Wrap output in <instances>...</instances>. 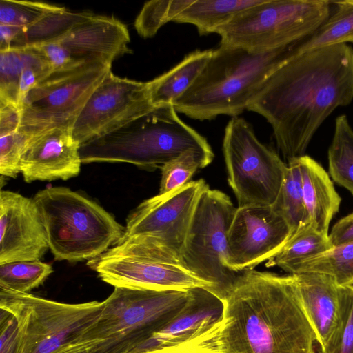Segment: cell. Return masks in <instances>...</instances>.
<instances>
[{"mask_svg": "<svg viewBox=\"0 0 353 353\" xmlns=\"http://www.w3.org/2000/svg\"><path fill=\"white\" fill-rule=\"evenodd\" d=\"M154 106L148 82L114 75L110 70L93 91L71 130L79 144L108 134Z\"/></svg>", "mask_w": 353, "mask_h": 353, "instance_id": "4fadbf2b", "label": "cell"}, {"mask_svg": "<svg viewBox=\"0 0 353 353\" xmlns=\"http://www.w3.org/2000/svg\"><path fill=\"white\" fill-rule=\"evenodd\" d=\"M213 50H196L175 66L148 81L150 101L154 106L172 103L194 83L212 57Z\"/></svg>", "mask_w": 353, "mask_h": 353, "instance_id": "7402d4cb", "label": "cell"}, {"mask_svg": "<svg viewBox=\"0 0 353 353\" xmlns=\"http://www.w3.org/2000/svg\"><path fill=\"white\" fill-rule=\"evenodd\" d=\"M332 247L329 235L322 234L308 223L294 233L266 265H276L290 274L296 265Z\"/></svg>", "mask_w": 353, "mask_h": 353, "instance_id": "d4e9b609", "label": "cell"}, {"mask_svg": "<svg viewBox=\"0 0 353 353\" xmlns=\"http://www.w3.org/2000/svg\"><path fill=\"white\" fill-rule=\"evenodd\" d=\"M21 28L0 23V51L10 49Z\"/></svg>", "mask_w": 353, "mask_h": 353, "instance_id": "b9f144b4", "label": "cell"}, {"mask_svg": "<svg viewBox=\"0 0 353 353\" xmlns=\"http://www.w3.org/2000/svg\"><path fill=\"white\" fill-rule=\"evenodd\" d=\"M328 166L333 180L353 194V129L345 114L335 120Z\"/></svg>", "mask_w": 353, "mask_h": 353, "instance_id": "4316f807", "label": "cell"}, {"mask_svg": "<svg viewBox=\"0 0 353 353\" xmlns=\"http://www.w3.org/2000/svg\"><path fill=\"white\" fill-rule=\"evenodd\" d=\"M0 353H17L18 327L9 311L0 308Z\"/></svg>", "mask_w": 353, "mask_h": 353, "instance_id": "f35d334b", "label": "cell"}, {"mask_svg": "<svg viewBox=\"0 0 353 353\" xmlns=\"http://www.w3.org/2000/svg\"><path fill=\"white\" fill-rule=\"evenodd\" d=\"M236 208L226 194L208 185L196 205L181 254L183 267L210 283L221 301L239 273L226 264L228 234Z\"/></svg>", "mask_w": 353, "mask_h": 353, "instance_id": "8fae6325", "label": "cell"}, {"mask_svg": "<svg viewBox=\"0 0 353 353\" xmlns=\"http://www.w3.org/2000/svg\"><path fill=\"white\" fill-rule=\"evenodd\" d=\"M316 272L333 278L339 286L353 285V242L333 246L296 265L290 274Z\"/></svg>", "mask_w": 353, "mask_h": 353, "instance_id": "83f0119b", "label": "cell"}, {"mask_svg": "<svg viewBox=\"0 0 353 353\" xmlns=\"http://www.w3.org/2000/svg\"><path fill=\"white\" fill-rule=\"evenodd\" d=\"M23 61L20 50L0 51V102L19 107Z\"/></svg>", "mask_w": 353, "mask_h": 353, "instance_id": "d6a6232c", "label": "cell"}, {"mask_svg": "<svg viewBox=\"0 0 353 353\" xmlns=\"http://www.w3.org/2000/svg\"><path fill=\"white\" fill-rule=\"evenodd\" d=\"M222 302V353H316L292 275L243 270Z\"/></svg>", "mask_w": 353, "mask_h": 353, "instance_id": "7a4b0ae2", "label": "cell"}, {"mask_svg": "<svg viewBox=\"0 0 353 353\" xmlns=\"http://www.w3.org/2000/svg\"><path fill=\"white\" fill-rule=\"evenodd\" d=\"M20 122L19 107L0 102V135L18 130Z\"/></svg>", "mask_w": 353, "mask_h": 353, "instance_id": "60d3db41", "label": "cell"}, {"mask_svg": "<svg viewBox=\"0 0 353 353\" xmlns=\"http://www.w3.org/2000/svg\"><path fill=\"white\" fill-rule=\"evenodd\" d=\"M102 307L103 301L64 303L0 289V308L17 321V353L78 352L77 342Z\"/></svg>", "mask_w": 353, "mask_h": 353, "instance_id": "ba28073f", "label": "cell"}, {"mask_svg": "<svg viewBox=\"0 0 353 353\" xmlns=\"http://www.w3.org/2000/svg\"><path fill=\"white\" fill-rule=\"evenodd\" d=\"M297 161L310 223L317 231L329 235L330 223L339 211L341 199L319 163L305 154Z\"/></svg>", "mask_w": 353, "mask_h": 353, "instance_id": "44dd1931", "label": "cell"}, {"mask_svg": "<svg viewBox=\"0 0 353 353\" xmlns=\"http://www.w3.org/2000/svg\"><path fill=\"white\" fill-rule=\"evenodd\" d=\"M187 153L209 163L214 156L206 139L181 119L172 103L154 106L79 148L82 163H128L150 171Z\"/></svg>", "mask_w": 353, "mask_h": 353, "instance_id": "277c9868", "label": "cell"}, {"mask_svg": "<svg viewBox=\"0 0 353 353\" xmlns=\"http://www.w3.org/2000/svg\"><path fill=\"white\" fill-rule=\"evenodd\" d=\"M59 6L39 1H0V23L27 27Z\"/></svg>", "mask_w": 353, "mask_h": 353, "instance_id": "d590c367", "label": "cell"}, {"mask_svg": "<svg viewBox=\"0 0 353 353\" xmlns=\"http://www.w3.org/2000/svg\"><path fill=\"white\" fill-rule=\"evenodd\" d=\"M353 100V48L342 43L304 52L278 68L247 107L270 124L288 163L305 155L323 121Z\"/></svg>", "mask_w": 353, "mask_h": 353, "instance_id": "6da1fadb", "label": "cell"}, {"mask_svg": "<svg viewBox=\"0 0 353 353\" xmlns=\"http://www.w3.org/2000/svg\"><path fill=\"white\" fill-rule=\"evenodd\" d=\"M263 0H193L173 22L195 26L201 35L214 33L236 14Z\"/></svg>", "mask_w": 353, "mask_h": 353, "instance_id": "cb8c5ba5", "label": "cell"}, {"mask_svg": "<svg viewBox=\"0 0 353 353\" xmlns=\"http://www.w3.org/2000/svg\"><path fill=\"white\" fill-rule=\"evenodd\" d=\"M340 320L321 353H353V285L339 286Z\"/></svg>", "mask_w": 353, "mask_h": 353, "instance_id": "1f68e13d", "label": "cell"}, {"mask_svg": "<svg viewBox=\"0 0 353 353\" xmlns=\"http://www.w3.org/2000/svg\"><path fill=\"white\" fill-rule=\"evenodd\" d=\"M51 265L40 261H21L0 264V289L29 293L52 272Z\"/></svg>", "mask_w": 353, "mask_h": 353, "instance_id": "f546056e", "label": "cell"}, {"mask_svg": "<svg viewBox=\"0 0 353 353\" xmlns=\"http://www.w3.org/2000/svg\"><path fill=\"white\" fill-rule=\"evenodd\" d=\"M330 9L327 0H263L214 33L220 36L221 45L272 50L311 34L327 18Z\"/></svg>", "mask_w": 353, "mask_h": 353, "instance_id": "9c48e42d", "label": "cell"}, {"mask_svg": "<svg viewBox=\"0 0 353 353\" xmlns=\"http://www.w3.org/2000/svg\"><path fill=\"white\" fill-rule=\"evenodd\" d=\"M75 353H88V351L83 350V351H81V352H75Z\"/></svg>", "mask_w": 353, "mask_h": 353, "instance_id": "7bdbcfd3", "label": "cell"}, {"mask_svg": "<svg viewBox=\"0 0 353 353\" xmlns=\"http://www.w3.org/2000/svg\"><path fill=\"white\" fill-rule=\"evenodd\" d=\"M79 148L67 128H54L32 135L20 161L24 181H65L77 176L82 163Z\"/></svg>", "mask_w": 353, "mask_h": 353, "instance_id": "ac0fdd59", "label": "cell"}, {"mask_svg": "<svg viewBox=\"0 0 353 353\" xmlns=\"http://www.w3.org/2000/svg\"><path fill=\"white\" fill-rule=\"evenodd\" d=\"M63 48L72 66L88 62L112 64L131 53L126 26L114 17L90 13L54 40Z\"/></svg>", "mask_w": 353, "mask_h": 353, "instance_id": "e0dca14e", "label": "cell"}, {"mask_svg": "<svg viewBox=\"0 0 353 353\" xmlns=\"http://www.w3.org/2000/svg\"><path fill=\"white\" fill-rule=\"evenodd\" d=\"M208 184L190 181L141 203L128 216L122 237L103 254L183 265L181 254L199 198ZM185 268V267H184Z\"/></svg>", "mask_w": 353, "mask_h": 353, "instance_id": "52a82bcc", "label": "cell"}, {"mask_svg": "<svg viewBox=\"0 0 353 353\" xmlns=\"http://www.w3.org/2000/svg\"><path fill=\"white\" fill-rule=\"evenodd\" d=\"M348 42L353 43V0L330 1V14L325 21L311 34L294 43V57L316 48Z\"/></svg>", "mask_w": 353, "mask_h": 353, "instance_id": "603a6c76", "label": "cell"}, {"mask_svg": "<svg viewBox=\"0 0 353 353\" xmlns=\"http://www.w3.org/2000/svg\"><path fill=\"white\" fill-rule=\"evenodd\" d=\"M329 239L332 247L353 242V212L334 225Z\"/></svg>", "mask_w": 353, "mask_h": 353, "instance_id": "ab89813d", "label": "cell"}, {"mask_svg": "<svg viewBox=\"0 0 353 353\" xmlns=\"http://www.w3.org/2000/svg\"><path fill=\"white\" fill-rule=\"evenodd\" d=\"M291 275L321 351L339 323V286L332 277L326 274L302 272Z\"/></svg>", "mask_w": 353, "mask_h": 353, "instance_id": "d6986e66", "label": "cell"}, {"mask_svg": "<svg viewBox=\"0 0 353 353\" xmlns=\"http://www.w3.org/2000/svg\"><path fill=\"white\" fill-rule=\"evenodd\" d=\"M193 0H153L143 5L134 21L138 34L143 38L154 37L165 23L176 17Z\"/></svg>", "mask_w": 353, "mask_h": 353, "instance_id": "4dcf8cb0", "label": "cell"}, {"mask_svg": "<svg viewBox=\"0 0 353 353\" xmlns=\"http://www.w3.org/2000/svg\"><path fill=\"white\" fill-rule=\"evenodd\" d=\"M221 319L190 338L174 345L134 353H222Z\"/></svg>", "mask_w": 353, "mask_h": 353, "instance_id": "e575fe53", "label": "cell"}, {"mask_svg": "<svg viewBox=\"0 0 353 353\" xmlns=\"http://www.w3.org/2000/svg\"><path fill=\"white\" fill-rule=\"evenodd\" d=\"M88 265L100 279L114 288L155 291L202 288L212 292V286L185 268L135 256L101 254Z\"/></svg>", "mask_w": 353, "mask_h": 353, "instance_id": "9a60e30c", "label": "cell"}, {"mask_svg": "<svg viewBox=\"0 0 353 353\" xmlns=\"http://www.w3.org/2000/svg\"><path fill=\"white\" fill-rule=\"evenodd\" d=\"M190 290L114 288L103 301L97 318L83 332L77 351L134 352L179 313L189 299Z\"/></svg>", "mask_w": 353, "mask_h": 353, "instance_id": "5b68a950", "label": "cell"}, {"mask_svg": "<svg viewBox=\"0 0 353 353\" xmlns=\"http://www.w3.org/2000/svg\"><path fill=\"white\" fill-rule=\"evenodd\" d=\"M49 249L41 218L33 199L0 192V264L39 261Z\"/></svg>", "mask_w": 353, "mask_h": 353, "instance_id": "2e32d148", "label": "cell"}, {"mask_svg": "<svg viewBox=\"0 0 353 353\" xmlns=\"http://www.w3.org/2000/svg\"><path fill=\"white\" fill-rule=\"evenodd\" d=\"M111 65L88 62L51 72L21 100L18 130L30 136L54 128L71 130L88 99L111 70Z\"/></svg>", "mask_w": 353, "mask_h": 353, "instance_id": "30bf717a", "label": "cell"}, {"mask_svg": "<svg viewBox=\"0 0 353 353\" xmlns=\"http://www.w3.org/2000/svg\"><path fill=\"white\" fill-rule=\"evenodd\" d=\"M31 136L19 130L0 135V174L16 178L20 171V161L27 141Z\"/></svg>", "mask_w": 353, "mask_h": 353, "instance_id": "74e56055", "label": "cell"}, {"mask_svg": "<svg viewBox=\"0 0 353 353\" xmlns=\"http://www.w3.org/2000/svg\"><path fill=\"white\" fill-rule=\"evenodd\" d=\"M223 309L222 301L208 290L192 289L179 313L153 333L134 352L180 343L221 319Z\"/></svg>", "mask_w": 353, "mask_h": 353, "instance_id": "ffe728a7", "label": "cell"}, {"mask_svg": "<svg viewBox=\"0 0 353 353\" xmlns=\"http://www.w3.org/2000/svg\"><path fill=\"white\" fill-rule=\"evenodd\" d=\"M18 49L23 61L19 90L21 103L24 96L52 70L43 53L36 46Z\"/></svg>", "mask_w": 353, "mask_h": 353, "instance_id": "8d00e7d4", "label": "cell"}, {"mask_svg": "<svg viewBox=\"0 0 353 353\" xmlns=\"http://www.w3.org/2000/svg\"><path fill=\"white\" fill-rule=\"evenodd\" d=\"M33 199L57 261L95 259L124 234L125 227L101 205L68 188H47Z\"/></svg>", "mask_w": 353, "mask_h": 353, "instance_id": "8992f818", "label": "cell"}, {"mask_svg": "<svg viewBox=\"0 0 353 353\" xmlns=\"http://www.w3.org/2000/svg\"><path fill=\"white\" fill-rule=\"evenodd\" d=\"M90 13L89 12H75L59 6L32 24L21 28L10 48L35 46L54 41L66 32L75 23L88 16Z\"/></svg>", "mask_w": 353, "mask_h": 353, "instance_id": "484cf974", "label": "cell"}, {"mask_svg": "<svg viewBox=\"0 0 353 353\" xmlns=\"http://www.w3.org/2000/svg\"><path fill=\"white\" fill-rule=\"evenodd\" d=\"M294 43L267 50L220 44L194 83L172 103L174 109L200 121L239 117L269 77L293 58Z\"/></svg>", "mask_w": 353, "mask_h": 353, "instance_id": "3957f363", "label": "cell"}, {"mask_svg": "<svg viewBox=\"0 0 353 353\" xmlns=\"http://www.w3.org/2000/svg\"><path fill=\"white\" fill-rule=\"evenodd\" d=\"M223 151L228 183L238 202L245 205H272L282 186L288 165L257 138L244 119L232 117L228 123Z\"/></svg>", "mask_w": 353, "mask_h": 353, "instance_id": "7c38bea8", "label": "cell"}, {"mask_svg": "<svg viewBox=\"0 0 353 353\" xmlns=\"http://www.w3.org/2000/svg\"><path fill=\"white\" fill-rule=\"evenodd\" d=\"M291 236L288 222L272 205L237 207L228 234L226 264L236 272L253 269L274 256Z\"/></svg>", "mask_w": 353, "mask_h": 353, "instance_id": "5bb4252c", "label": "cell"}, {"mask_svg": "<svg viewBox=\"0 0 353 353\" xmlns=\"http://www.w3.org/2000/svg\"><path fill=\"white\" fill-rule=\"evenodd\" d=\"M285 178L274 203V210L288 222L292 235L310 223L301 185L297 159L288 163Z\"/></svg>", "mask_w": 353, "mask_h": 353, "instance_id": "f1b7e54d", "label": "cell"}, {"mask_svg": "<svg viewBox=\"0 0 353 353\" xmlns=\"http://www.w3.org/2000/svg\"><path fill=\"white\" fill-rule=\"evenodd\" d=\"M210 163L200 156L184 154L161 168V178L159 194H165L176 190L188 183L194 174Z\"/></svg>", "mask_w": 353, "mask_h": 353, "instance_id": "836d02e7", "label": "cell"}]
</instances>
